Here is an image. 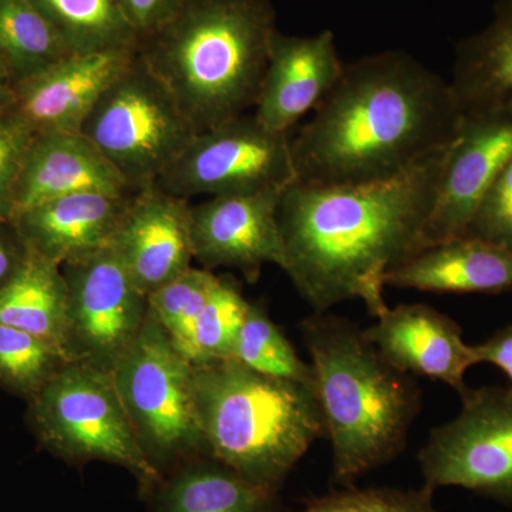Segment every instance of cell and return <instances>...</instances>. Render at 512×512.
<instances>
[{
  "label": "cell",
  "mask_w": 512,
  "mask_h": 512,
  "mask_svg": "<svg viewBox=\"0 0 512 512\" xmlns=\"http://www.w3.org/2000/svg\"><path fill=\"white\" fill-rule=\"evenodd\" d=\"M453 143L387 180L353 185L295 180L282 191V269L313 313L352 299L365 302L375 318L387 308L384 278L421 251Z\"/></svg>",
  "instance_id": "cell-1"
},
{
  "label": "cell",
  "mask_w": 512,
  "mask_h": 512,
  "mask_svg": "<svg viewBox=\"0 0 512 512\" xmlns=\"http://www.w3.org/2000/svg\"><path fill=\"white\" fill-rule=\"evenodd\" d=\"M450 82L402 50L345 64L338 82L291 137L296 180L353 185L410 170L460 130Z\"/></svg>",
  "instance_id": "cell-2"
},
{
  "label": "cell",
  "mask_w": 512,
  "mask_h": 512,
  "mask_svg": "<svg viewBox=\"0 0 512 512\" xmlns=\"http://www.w3.org/2000/svg\"><path fill=\"white\" fill-rule=\"evenodd\" d=\"M276 32L269 0H184L136 52L204 133L255 107Z\"/></svg>",
  "instance_id": "cell-3"
},
{
  "label": "cell",
  "mask_w": 512,
  "mask_h": 512,
  "mask_svg": "<svg viewBox=\"0 0 512 512\" xmlns=\"http://www.w3.org/2000/svg\"><path fill=\"white\" fill-rule=\"evenodd\" d=\"M302 333L332 446L333 481L352 487L402 453L419 413V389L349 320L313 313Z\"/></svg>",
  "instance_id": "cell-4"
},
{
  "label": "cell",
  "mask_w": 512,
  "mask_h": 512,
  "mask_svg": "<svg viewBox=\"0 0 512 512\" xmlns=\"http://www.w3.org/2000/svg\"><path fill=\"white\" fill-rule=\"evenodd\" d=\"M191 390L207 456L266 490L278 491L326 436L315 390L232 357L192 365Z\"/></svg>",
  "instance_id": "cell-5"
},
{
  "label": "cell",
  "mask_w": 512,
  "mask_h": 512,
  "mask_svg": "<svg viewBox=\"0 0 512 512\" xmlns=\"http://www.w3.org/2000/svg\"><path fill=\"white\" fill-rule=\"evenodd\" d=\"M26 403V424L47 453L72 464H114L136 478L146 497L156 490L163 476L138 444L111 373L67 363Z\"/></svg>",
  "instance_id": "cell-6"
},
{
  "label": "cell",
  "mask_w": 512,
  "mask_h": 512,
  "mask_svg": "<svg viewBox=\"0 0 512 512\" xmlns=\"http://www.w3.org/2000/svg\"><path fill=\"white\" fill-rule=\"evenodd\" d=\"M191 373L192 363L151 311L111 370L138 444L163 477L207 456L195 419Z\"/></svg>",
  "instance_id": "cell-7"
},
{
  "label": "cell",
  "mask_w": 512,
  "mask_h": 512,
  "mask_svg": "<svg viewBox=\"0 0 512 512\" xmlns=\"http://www.w3.org/2000/svg\"><path fill=\"white\" fill-rule=\"evenodd\" d=\"M79 133L136 192L157 184L198 134L137 52L101 94Z\"/></svg>",
  "instance_id": "cell-8"
},
{
  "label": "cell",
  "mask_w": 512,
  "mask_h": 512,
  "mask_svg": "<svg viewBox=\"0 0 512 512\" xmlns=\"http://www.w3.org/2000/svg\"><path fill=\"white\" fill-rule=\"evenodd\" d=\"M295 180L291 136L247 113L198 133L157 185L190 201L284 191Z\"/></svg>",
  "instance_id": "cell-9"
},
{
  "label": "cell",
  "mask_w": 512,
  "mask_h": 512,
  "mask_svg": "<svg viewBox=\"0 0 512 512\" xmlns=\"http://www.w3.org/2000/svg\"><path fill=\"white\" fill-rule=\"evenodd\" d=\"M460 399V414L431 431L417 457L424 485L512 505V387H470Z\"/></svg>",
  "instance_id": "cell-10"
},
{
  "label": "cell",
  "mask_w": 512,
  "mask_h": 512,
  "mask_svg": "<svg viewBox=\"0 0 512 512\" xmlns=\"http://www.w3.org/2000/svg\"><path fill=\"white\" fill-rule=\"evenodd\" d=\"M62 272L67 289V357L111 373L146 322L148 298L114 248L64 265Z\"/></svg>",
  "instance_id": "cell-11"
},
{
  "label": "cell",
  "mask_w": 512,
  "mask_h": 512,
  "mask_svg": "<svg viewBox=\"0 0 512 512\" xmlns=\"http://www.w3.org/2000/svg\"><path fill=\"white\" fill-rule=\"evenodd\" d=\"M511 158L512 109L463 116L448 151L421 251L464 237L485 194Z\"/></svg>",
  "instance_id": "cell-12"
},
{
  "label": "cell",
  "mask_w": 512,
  "mask_h": 512,
  "mask_svg": "<svg viewBox=\"0 0 512 512\" xmlns=\"http://www.w3.org/2000/svg\"><path fill=\"white\" fill-rule=\"evenodd\" d=\"M282 191L212 197L191 204L195 261L204 269H235L255 282L268 264L284 268L285 249L278 222Z\"/></svg>",
  "instance_id": "cell-13"
},
{
  "label": "cell",
  "mask_w": 512,
  "mask_h": 512,
  "mask_svg": "<svg viewBox=\"0 0 512 512\" xmlns=\"http://www.w3.org/2000/svg\"><path fill=\"white\" fill-rule=\"evenodd\" d=\"M383 359L404 375L439 380L463 396L470 387L464 376L478 365L474 345L450 316L426 303H403L386 309L375 325L363 330Z\"/></svg>",
  "instance_id": "cell-14"
},
{
  "label": "cell",
  "mask_w": 512,
  "mask_h": 512,
  "mask_svg": "<svg viewBox=\"0 0 512 512\" xmlns=\"http://www.w3.org/2000/svg\"><path fill=\"white\" fill-rule=\"evenodd\" d=\"M136 47L72 55L15 84L8 113L33 136L79 133L94 104L133 60Z\"/></svg>",
  "instance_id": "cell-15"
},
{
  "label": "cell",
  "mask_w": 512,
  "mask_h": 512,
  "mask_svg": "<svg viewBox=\"0 0 512 512\" xmlns=\"http://www.w3.org/2000/svg\"><path fill=\"white\" fill-rule=\"evenodd\" d=\"M113 248L148 298L192 266L191 202L157 184L137 191Z\"/></svg>",
  "instance_id": "cell-16"
},
{
  "label": "cell",
  "mask_w": 512,
  "mask_h": 512,
  "mask_svg": "<svg viewBox=\"0 0 512 512\" xmlns=\"http://www.w3.org/2000/svg\"><path fill=\"white\" fill-rule=\"evenodd\" d=\"M345 63L330 30L311 37L276 32L254 114L276 133L289 134L315 111L338 82Z\"/></svg>",
  "instance_id": "cell-17"
},
{
  "label": "cell",
  "mask_w": 512,
  "mask_h": 512,
  "mask_svg": "<svg viewBox=\"0 0 512 512\" xmlns=\"http://www.w3.org/2000/svg\"><path fill=\"white\" fill-rule=\"evenodd\" d=\"M133 195L79 192L36 205L12 222L29 254L74 264L113 248Z\"/></svg>",
  "instance_id": "cell-18"
},
{
  "label": "cell",
  "mask_w": 512,
  "mask_h": 512,
  "mask_svg": "<svg viewBox=\"0 0 512 512\" xmlns=\"http://www.w3.org/2000/svg\"><path fill=\"white\" fill-rule=\"evenodd\" d=\"M79 192L136 194L99 148L83 134L35 136L20 171L12 220L43 202Z\"/></svg>",
  "instance_id": "cell-19"
},
{
  "label": "cell",
  "mask_w": 512,
  "mask_h": 512,
  "mask_svg": "<svg viewBox=\"0 0 512 512\" xmlns=\"http://www.w3.org/2000/svg\"><path fill=\"white\" fill-rule=\"evenodd\" d=\"M384 284L439 293L510 292L512 249L478 238L451 239L394 266Z\"/></svg>",
  "instance_id": "cell-20"
},
{
  "label": "cell",
  "mask_w": 512,
  "mask_h": 512,
  "mask_svg": "<svg viewBox=\"0 0 512 512\" xmlns=\"http://www.w3.org/2000/svg\"><path fill=\"white\" fill-rule=\"evenodd\" d=\"M448 82L463 116L512 109V0H497L490 26L457 43Z\"/></svg>",
  "instance_id": "cell-21"
},
{
  "label": "cell",
  "mask_w": 512,
  "mask_h": 512,
  "mask_svg": "<svg viewBox=\"0 0 512 512\" xmlns=\"http://www.w3.org/2000/svg\"><path fill=\"white\" fill-rule=\"evenodd\" d=\"M276 493L204 456L165 474L150 497L156 512H279Z\"/></svg>",
  "instance_id": "cell-22"
},
{
  "label": "cell",
  "mask_w": 512,
  "mask_h": 512,
  "mask_svg": "<svg viewBox=\"0 0 512 512\" xmlns=\"http://www.w3.org/2000/svg\"><path fill=\"white\" fill-rule=\"evenodd\" d=\"M0 325L46 340L67 357V289L62 266L29 254L15 278L0 291Z\"/></svg>",
  "instance_id": "cell-23"
},
{
  "label": "cell",
  "mask_w": 512,
  "mask_h": 512,
  "mask_svg": "<svg viewBox=\"0 0 512 512\" xmlns=\"http://www.w3.org/2000/svg\"><path fill=\"white\" fill-rule=\"evenodd\" d=\"M72 55L55 26L30 0H0V56L16 83Z\"/></svg>",
  "instance_id": "cell-24"
},
{
  "label": "cell",
  "mask_w": 512,
  "mask_h": 512,
  "mask_svg": "<svg viewBox=\"0 0 512 512\" xmlns=\"http://www.w3.org/2000/svg\"><path fill=\"white\" fill-rule=\"evenodd\" d=\"M74 55L136 47L137 36L116 0H30Z\"/></svg>",
  "instance_id": "cell-25"
},
{
  "label": "cell",
  "mask_w": 512,
  "mask_h": 512,
  "mask_svg": "<svg viewBox=\"0 0 512 512\" xmlns=\"http://www.w3.org/2000/svg\"><path fill=\"white\" fill-rule=\"evenodd\" d=\"M232 359L262 375L292 380L315 390L312 366L303 362L262 306H249Z\"/></svg>",
  "instance_id": "cell-26"
},
{
  "label": "cell",
  "mask_w": 512,
  "mask_h": 512,
  "mask_svg": "<svg viewBox=\"0 0 512 512\" xmlns=\"http://www.w3.org/2000/svg\"><path fill=\"white\" fill-rule=\"evenodd\" d=\"M70 363L62 350L35 335L0 325V390L29 402Z\"/></svg>",
  "instance_id": "cell-27"
},
{
  "label": "cell",
  "mask_w": 512,
  "mask_h": 512,
  "mask_svg": "<svg viewBox=\"0 0 512 512\" xmlns=\"http://www.w3.org/2000/svg\"><path fill=\"white\" fill-rule=\"evenodd\" d=\"M249 306L237 282L220 276L192 330L188 352L192 365L232 357Z\"/></svg>",
  "instance_id": "cell-28"
},
{
  "label": "cell",
  "mask_w": 512,
  "mask_h": 512,
  "mask_svg": "<svg viewBox=\"0 0 512 512\" xmlns=\"http://www.w3.org/2000/svg\"><path fill=\"white\" fill-rule=\"evenodd\" d=\"M220 276L204 268L190 269L148 296L150 311L188 359L192 330Z\"/></svg>",
  "instance_id": "cell-29"
},
{
  "label": "cell",
  "mask_w": 512,
  "mask_h": 512,
  "mask_svg": "<svg viewBox=\"0 0 512 512\" xmlns=\"http://www.w3.org/2000/svg\"><path fill=\"white\" fill-rule=\"evenodd\" d=\"M305 512H437L434 490L346 487L309 504Z\"/></svg>",
  "instance_id": "cell-30"
},
{
  "label": "cell",
  "mask_w": 512,
  "mask_h": 512,
  "mask_svg": "<svg viewBox=\"0 0 512 512\" xmlns=\"http://www.w3.org/2000/svg\"><path fill=\"white\" fill-rule=\"evenodd\" d=\"M464 237L512 249V158L485 194Z\"/></svg>",
  "instance_id": "cell-31"
},
{
  "label": "cell",
  "mask_w": 512,
  "mask_h": 512,
  "mask_svg": "<svg viewBox=\"0 0 512 512\" xmlns=\"http://www.w3.org/2000/svg\"><path fill=\"white\" fill-rule=\"evenodd\" d=\"M35 138L22 121L0 113V221H12L20 171Z\"/></svg>",
  "instance_id": "cell-32"
},
{
  "label": "cell",
  "mask_w": 512,
  "mask_h": 512,
  "mask_svg": "<svg viewBox=\"0 0 512 512\" xmlns=\"http://www.w3.org/2000/svg\"><path fill=\"white\" fill-rule=\"evenodd\" d=\"M183 2L184 0H116L121 15L136 33L137 40L163 28L178 12Z\"/></svg>",
  "instance_id": "cell-33"
},
{
  "label": "cell",
  "mask_w": 512,
  "mask_h": 512,
  "mask_svg": "<svg viewBox=\"0 0 512 512\" xmlns=\"http://www.w3.org/2000/svg\"><path fill=\"white\" fill-rule=\"evenodd\" d=\"M29 251L12 221H0V291L15 278Z\"/></svg>",
  "instance_id": "cell-34"
},
{
  "label": "cell",
  "mask_w": 512,
  "mask_h": 512,
  "mask_svg": "<svg viewBox=\"0 0 512 512\" xmlns=\"http://www.w3.org/2000/svg\"><path fill=\"white\" fill-rule=\"evenodd\" d=\"M478 365L488 363L503 370L512 387V325L504 326L494 332L480 345H474Z\"/></svg>",
  "instance_id": "cell-35"
},
{
  "label": "cell",
  "mask_w": 512,
  "mask_h": 512,
  "mask_svg": "<svg viewBox=\"0 0 512 512\" xmlns=\"http://www.w3.org/2000/svg\"><path fill=\"white\" fill-rule=\"evenodd\" d=\"M15 77L10 72L8 63L0 56V113H5L10 107L15 90Z\"/></svg>",
  "instance_id": "cell-36"
}]
</instances>
